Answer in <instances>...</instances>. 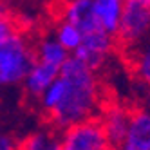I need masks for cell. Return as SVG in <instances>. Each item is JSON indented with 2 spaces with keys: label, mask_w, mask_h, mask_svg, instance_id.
<instances>
[{
  "label": "cell",
  "mask_w": 150,
  "mask_h": 150,
  "mask_svg": "<svg viewBox=\"0 0 150 150\" xmlns=\"http://www.w3.org/2000/svg\"><path fill=\"white\" fill-rule=\"evenodd\" d=\"M62 92L56 107L47 117L54 130H63L78 121L96 117L101 109V91L96 71L76 56H69L60 67Z\"/></svg>",
  "instance_id": "6da1fadb"
},
{
  "label": "cell",
  "mask_w": 150,
  "mask_h": 150,
  "mask_svg": "<svg viewBox=\"0 0 150 150\" xmlns=\"http://www.w3.org/2000/svg\"><path fill=\"white\" fill-rule=\"evenodd\" d=\"M33 62V44L20 29L7 40L0 42V87L22 83Z\"/></svg>",
  "instance_id": "7a4b0ae2"
},
{
  "label": "cell",
  "mask_w": 150,
  "mask_h": 150,
  "mask_svg": "<svg viewBox=\"0 0 150 150\" xmlns=\"http://www.w3.org/2000/svg\"><path fill=\"white\" fill-rule=\"evenodd\" d=\"M150 36V0H123L116 38L125 47H137Z\"/></svg>",
  "instance_id": "3957f363"
},
{
  "label": "cell",
  "mask_w": 150,
  "mask_h": 150,
  "mask_svg": "<svg viewBox=\"0 0 150 150\" xmlns=\"http://www.w3.org/2000/svg\"><path fill=\"white\" fill-rule=\"evenodd\" d=\"M60 143L63 150H112L98 116L63 128Z\"/></svg>",
  "instance_id": "277c9868"
},
{
  "label": "cell",
  "mask_w": 150,
  "mask_h": 150,
  "mask_svg": "<svg viewBox=\"0 0 150 150\" xmlns=\"http://www.w3.org/2000/svg\"><path fill=\"white\" fill-rule=\"evenodd\" d=\"M114 45H116V36L98 27L94 31H89V33H83L81 44L72 52V56L81 60L91 69L100 71L112 54Z\"/></svg>",
  "instance_id": "5b68a950"
},
{
  "label": "cell",
  "mask_w": 150,
  "mask_h": 150,
  "mask_svg": "<svg viewBox=\"0 0 150 150\" xmlns=\"http://www.w3.org/2000/svg\"><path fill=\"white\" fill-rule=\"evenodd\" d=\"M114 150H150V109L130 112L127 132Z\"/></svg>",
  "instance_id": "8992f818"
},
{
  "label": "cell",
  "mask_w": 150,
  "mask_h": 150,
  "mask_svg": "<svg viewBox=\"0 0 150 150\" xmlns=\"http://www.w3.org/2000/svg\"><path fill=\"white\" fill-rule=\"evenodd\" d=\"M130 112H132L130 109H127L125 105L117 103V101L101 105V109L98 112V120L107 134V139H109L112 150L120 145V141L123 139V136L127 132Z\"/></svg>",
  "instance_id": "52a82bcc"
},
{
  "label": "cell",
  "mask_w": 150,
  "mask_h": 150,
  "mask_svg": "<svg viewBox=\"0 0 150 150\" xmlns=\"http://www.w3.org/2000/svg\"><path fill=\"white\" fill-rule=\"evenodd\" d=\"M60 18L76 25L81 33L98 29L92 11V0H60Z\"/></svg>",
  "instance_id": "ba28073f"
},
{
  "label": "cell",
  "mask_w": 150,
  "mask_h": 150,
  "mask_svg": "<svg viewBox=\"0 0 150 150\" xmlns=\"http://www.w3.org/2000/svg\"><path fill=\"white\" fill-rule=\"evenodd\" d=\"M58 72H60L58 67H52V65H47V63H44V62L35 60L33 65H31V69L27 71L25 78L22 80L25 96L38 101V98L44 94V91L52 83V80L58 76Z\"/></svg>",
  "instance_id": "9c48e42d"
},
{
  "label": "cell",
  "mask_w": 150,
  "mask_h": 150,
  "mask_svg": "<svg viewBox=\"0 0 150 150\" xmlns=\"http://www.w3.org/2000/svg\"><path fill=\"white\" fill-rule=\"evenodd\" d=\"M92 11L98 27L116 36L121 20L123 0H92Z\"/></svg>",
  "instance_id": "30bf717a"
},
{
  "label": "cell",
  "mask_w": 150,
  "mask_h": 150,
  "mask_svg": "<svg viewBox=\"0 0 150 150\" xmlns=\"http://www.w3.org/2000/svg\"><path fill=\"white\" fill-rule=\"evenodd\" d=\"M33 51H35V60L44 62L47 65L58 67V69L71 56V52L54 38V35H45L38 38L33 44Z\"/></svg>",
  "instance_id": "8fae6325"
},
{
  "label": "cell",
  "mask_w": 150,
  "mask_h": 150,
  "mask_svg": "<svg viewBox=\"0 0 150 150\" xmlns=\"http://www.w3.org/2000/svg\"><path fill=\"white\" fill-rule=\"evenodd\" d=\"M18 150H62V143L54 132L38 130L18 143Z\"/></svg>",
  "instance_id": "7c38bea8"
},
{
  "label": "cell",
  "mask_w": 150,
  "mask_h": 150,
  "mask_svg": "<svg viewBox=\"0 0 150 150\" xmlns=\"http://www.w3.org/2000/svg\"><path fill=\"white\" fill-rule=\"evenodd\" d=\"M52 35H54V38L71 52V54L80 47L81 38H83V33H81V31H80L76 25L65 22V20H60V24L54 27V33H52Z\"/></svg>",
  "instance_id": "4fadbf2b"
},
{
  "label": "cell",
  "mask_w": 150,
  "mask_h": 150,
  "mask_svg": "<svg viewBox=\"0 0 150 150\" xmlns=\"http://www.w3.org/2000/svg\"><path fill=\"white\" fill-rule=\"evenodd\" d=\"M132 69L136 76L150 87V42L148 44L143 42L136 47L132 56Z\"/></svg>",
  "instance_id": "5bb4252c"
},
{
  "label": "cell",
  "mask_w": 150,
  "mask_h": 150,
  "mask_svg": "<svg viewBox=\"0 0 150 150\" xmlns=\"http://www.w3.org/2000/svg\"><path fill=\"white\" fill-rule=\"evenodd\" d=\"M18 31V25H16V22L9 16L4 9H2V6H0V42H4V40H7L11 35H15Z\"/></svg>",
  "instance_id": "9a60e30c"
},
{
  "label": "cell",
  "mask_w": 150,
  "mask_h": 150,
  "mask_svg": "<svg viewBox=\"0 0 150 150\" xmlns=\"http://www.w3.org/2000/svg\"><path fill=\"white\" fill-rule=\"evenodd\" d=\"M0 150H18V143L13 136L0 132Z\"/></svg>",
  "instance_id": "2e32d148"
},
{
  "label": "cell",
  "mask_w": 150,
  "mask_h": 150,
  "mask_svg": "<svg viewBox=\"0 0 150 150\" xmlns=\"http://www.w3.org/2000/svg\"><path fill=\"white\" fill-rule=\"evenodd\" d=\"M62 150H63V148H62Z\"/></svg>",
  "instance_id": "e0dca14e"
}]
</instances>
